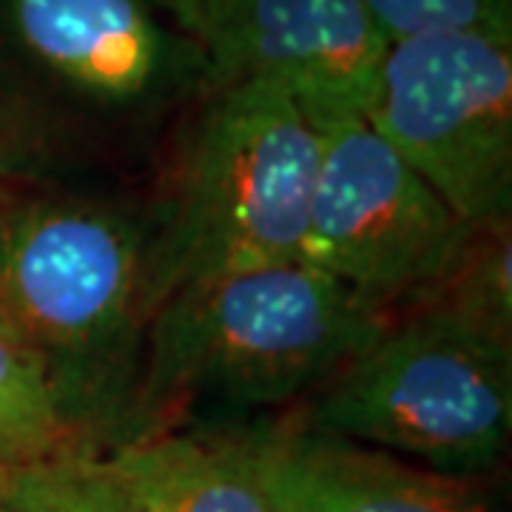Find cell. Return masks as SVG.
<instances>
[{"mask_svg": "<svg viewBox=\"0 0 512 512\" xmlns=\"http://www.w3.org/2000/svg\"><path fill=\"white\" fill-rule=\"evenodd\" d=\"M211 86L205 49L146 0H0V174L126 188Z\"/></svg>", "mask_w": 512, "mask_h": 512, "instance_id": "cell-1", "label": "cell"}, {"mask_svg": "<svg viewBox=\"0 0 512 512\" xmlns=\"http://www.w3.org/2000/svg\"><path fill=\"white\" fill-rule=\"evenodd\" d=\"M154 319V217L128 188L0 202V322L46 365L83 453L106 450Z\"/></svg>", "mask_w": 512, "mask_h": 512, "instance_id": "cell-2", "label": "cell"}, {"mask_svg": "<svg viewBox=\"0 0 512 512\" xmlns=\"http://www.w3.org/2000/svg\"><path fill=\"white\" fill-rule=\"evenodd\" d=\"M382 325L305 259L191 282L148 325L109 447L180 427L228 430L271 419L313 393Z\"/></svg>", "mask_w": 512, "mask_h": 512, "instance_id": "cell-3", "label": "cell"}, {"mask_svg": "<svg viewBox=\"0 0 512 512\" xmlns=\"http://www.w3.org/2000/svg\"><path fill=\"white\" fill-rule=\"evenodd\" d=\"M322 137L265 83L211 86L154 171V313L211 276L302 259Z\"/></svg>", "mask_w": 512, "mask_h": 512, "instance_id": "cell-4", "label": "cell"}, {"mask_svg": "<svg viewBox=\"0 0 512 512\" xmlns=\"http://www.w3.org/2000/svg\"><path fill=\"white\" fill-rule=\"evenodd\" d=\"M450 476H495L512 433V342L441 308L390 322L291 416Z\"/></svg>", "mask_w": 512, "mask_h": 512, "instance_id": "cell-5", "label": "cell"}, {"mask_svg": "<svg viewBox=\"0 0 512 512\" xmlns=\"http://www.w3.org/2000/svg\"><path fill=\"white\" fill-rule=\"evenodd\" d=\"M365 120L464 225L510 220V37L439 32L390 43Z\"/></svg>", "mask_w": 512, "mask_h": 512, "instance_id": "cell-6", "label": "cell"}, {"mask_svg": "<svg viewBox=\"0 0 512 512\" xmlns=\"http://www.w3.org/2000/svg\"><path fill=\"white\" fill-rule=\"evenodd\" d=\"M302 259L390 322L421 308L473 225L404 163L367 120L322 128Z\"/></svg>", "mask_w": 512, "mask_h": 512, "instance_id": "cell-7", "label": "cell"}, {"mask_svg": "<svg viewBox=\"0 0 512 512\" xmlns=\"http://www.w3.org/2000/svg\"><path fill=\"white\" fill-rule=\"evenodd\" d=\"M387 37L362 0H237L205 40L211 83H265L316 131L365 120Z\"/></svg>", "mask_w": 512, "mask_h": 512, "instance_id": "cell-8", "label": "cell"}, {"mask_svg": "<svg viewBox=\"0 0 512 512\" xmlns=\"http://www.w3.org/2000/svg\"><path fill=\"white\" fill-rule=\"evenodd\" d=\"M274 512H510L493 476H450L288 419L239 427Z\"/></svg>", "mask_w": 512, "mask_h": 512, "instance_id": "cell-9", "label": "cell"}, {"mask_svg": "<svg viewBox=\"0 0 512 512\" xmlns=\"http://www.w3.org/2000/svg\"><path fill=\"white\" fill-rule=\"evenodd\" d=\"M92 456L128 512H274L239 427L163 430Z\"/></svg>", "mask_w": 512, "mask_h": 512, "instance_id": "cell-10", "label": "cell"}, {"mask_svg": "<svg viewBox=\"0 0 512 512\" xmlns=\"http://www.w3.org/2000/svg\"><path fill=\"white\" fill-rule=\"evenodd\" d=\"M83 453L35 350L0 322V470Z\"/></svg>", "mask_w": 512, "mask_h": 512, "instance_id": "cell-11", "label": "cell"}, {"mask_svg": "<svg viewBox=\"0 0 512 512\" xmlns=\"http://www.w3.org/2000/svg\"><path fill=\"white\" fill-rule=\"evenodd\" d=\"M510 254V220L470 228L456 262L421 308L456 313L495 339L512 342Z\"/></svg>", "mask_w": 512, "mask_h": 512, "instance_id": "cell-12", "label": "cell"}, {"mask_svg": "<svg viewBox=\"0 0 512 512\" xmlns=\"http://www.w3.org/2000/svg\"><path fill=\"white\" fill-rule=\"evenodd\" d=\"M0 507L15 512H128L92 453L0 470Z\"/></svg>", "mask_w": 512, "mask_h": 512, "instance_id": "cell-13", "label": "cell"}, {"mask_svg": "<svg viewBox=\"0 0 512 512\" xmlns=\"http://www.w3.org/2000/svg\"><path fill=\"white\" fill-rule=\"evenodd\" d=\"M387 43L439 32L510 37L512 0H362Z\"/></svg>", "mask_w": 512, "mask_h": 512, "instance_id": "cell-14", "label": "cell"}, {"mask_svg": "<svg viewBox=\"0 0 512 512\" xmlns=\"http://www.w3.org/2000/svg\"><path fill=\"white\" fill-rule=\"evenodd\" d=\"M146 3L157 9L168 23H174L180 32L205 46V40L217 32V26L228 18L237 0H146Z\"/></svg>", "mask_w": 512, "mask_h": 512, "instance_id": "cell-15", "label": "cell"}, {"mask_svg": "<svg viewBox=\"0 0 512 512\" xmlns=\"http://www.w3.org/2000/svg\"><path fill=\"white\" fill-rule=\"evenodd\" d=\"M0 512H15V510H6V507H0Z\"/></svg>", "mask_w": 512, "mask_h": 512, "instance_id": "cell-16", "label": "cell"}]
</instances>
